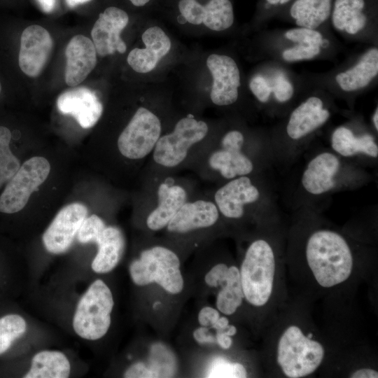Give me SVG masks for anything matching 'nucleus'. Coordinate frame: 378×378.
<instances>
[{"label":"nucleus","instance_id":"24","mask_svg":"<svg viewBox=\"0 0 378 378\" xmlns=\"http://www.w3.org/2000/svg\"><path fill=\"white\" fill-rule=\"evenodd\" d=\"M95 244L98 249L91 267L97 274L108 273L118 265L122 258L125 246L124 235L118 227L106 225Z\"/></svg>","mask_w":378,"mask_h":378},{"label":"nucleus","instance_id":"9","mask_svg":"<svg viewBox=\"0 0 378 378\" xmlns=\"http://www.w3.org/2000/svg\"><path fill=\"white\" fill-rule=\"evenodd\" d=\"M114 306L112 292L102 279H96L79 300L73 317L75 332L87 340H98L111 326Z\"/></svg>","mask_w":378,"mask_h":378},{"label":"nucleus","instance_id":"47","mask_svg":"<svg viewBox=\"0 0 378 378\" xmlns=\"http://www.w3.org/2000/svg\"><path fill=\"white\" fill-rule=\"evenodd\" d=\"M223 332L230 337L234 336L237 333V328L232 325H229L228 327L223 330Z\"/></svg>","mask_w":378,"mask_h":378},{"label":"nucleus","instance_id":"1","mask_svg":"<svg viewBox=\"0 0 378 378\" xmlns=\"http://www.w3.org/2000/svg\"><path fill=\"white\" fill-rule=\"evenodd\" d=\"M199 164L207 178L220 184L232 178L265 172L274 162L271 143L249 144L239 130H230L211 148H205ZM219 184V185H220Z\"/></svg>","mask_w":378,"mask_h":378},{"label":"nucleus","instance_id":"31","mask_svg":"<svg viewBox=\"0 0 378 378\" xmlns=\"http://www.w3.org/2000/svg\"><path fill=\"white\" fill-rule=\"evenodd\" d=\"M27 330V323L18 314H8L0 318V354L5 353L13 341Z\"/></svg>","mask_w":378,"mask_h":378},{"label":"nucleus","instance_id":"11","mask_svg":"<svg viewBox=\"0 0 378 378\" xmlns=\"http://www.w3.org/2000/svg\"><path fill=\"white\" fill-rule=\"evenodd\" d=\"M162 135L159 117L150 109L139 107L119 134L116 148L125 160L142 164L150 160L153 148Z\"/></svg>","mask_w":378,"mask_h":378},{"label":"nucleus","instance_id":"10","mask_svg":"<svg viewBox=\"0 0 378 378\" xmlns=\"http://www.w3.org/2000/svg\"><path fill=\"white\" fill-rule=\"evenodd\" d=\"M323 346L304 335L296 326L281 335L277 347V362L284 374L300 378L313 373L324 357Z\"/></svg>","mask_w":378,"mask_h":378},{"label":"nucleus","instance_id":"2","mask_svg":"<svg viewBox=\"0 0 378 378\" xmlns=\"http://www.w3.org/2000/svg\"><path fill=\"white\" fill-rule=\"evenodd\" d=\"M364 167L343 158L330 149L317 150L305 162L298 189L304 203L311 206L334 192L358 188L370 180Z\"/></svg>","mask_w":378,"mask_h":378},{"label":"nucleus","instance_id":"49","mask_svg":"<svg viewBox=\"0 0 378 378\" xmlns=\"http://www.w3.org/2000/svg\"><path fill=\"white\" fill-rule=\"evenodd\" d=\"M268 4L271 5H283L288 2L290 0H265Z\"/></svg>","mask_w":378,"mask_h":378},{"label":"nucleus","instance_id":"18","mask_svg":"<svg viewBox=\"0 0 378 378\" xmlns=\"http://www.w3.org/2000/svg\"><path fill=\"white\" fill-rule=\"evenodd\" d=\"M206 66L213 78L210 92L213 104L226 106L235 103L241 84L240 72L235 61L227 55L211 54L206 59Z\"/></svg>","mask_w":378,"mask_h":378},{"label":"nucleus","instance_id":"5","mask_svg":"<svg viewBox=\"0 0 378 378\" xmlns=\"http://www.w3.org/2000/svg\"><path fill=\"white\" fill-rule=\"evenodd\" d=\"M330 116V111L319 97H309L299 104L288 115L283 139L272 145L274 160L292 162L303 152L310 136Z\"/></svg>","mask_w":378,"mask_h":378},{"label":"nucleus","instance_id":"29","mask_svg":"<svg viewBox=\"0 0 378 378\" xmlns=\"http://www.w3.org/2000/svg\"><path fill=\"white\" fill-rule=\"evenodd\" d=\"M234 22V11L230 0H210L204 6L202 23L214 31H223Z\"/></svg>","mask_w":378,"mask_h":378},{"label":"nucleus","instance_id":"3","mask_svg":"<svg viewBox=\"0 0 378 378\" xmlns=\"http://www.w3.org/2000/svg\"><path fill=\"white\" fill-rule=\"evenodd\" d=\"M264 173L239 176L219 185L211 198L222 218L237 221L275 214L274 190Z\"/></svg>","mask_w":378,"mask_h":378},{"label":"nucleus","instance_id":"44","mask_svg":"<svg viewBox=\"0 0 378 378\" xmlns=\"http://www.w3.org/2000/svg\"><path fill=\"white\" fill-rule=\"evenodd\" d=\"M229 326V321L227 318L225 316H220L216 322L211 326L212 328L216 330V331H223Z\"/></svg>","mask_w":378,"mask_h":378},{"label":"nucleus","instance_id":"51","mask_svg":"<svg viewBox=\"0 0 378 378\" xmlns=\"http://www.w3.org/2000/svg\"><path fill=\"white\" fill-rule=\"evenodd\" d=\"M309 338L312 339V333H309L307 336Z\"/></svg>","mask_w":378,"mask_h":378},{"label":"nucleus","instance_id":"36","mask_svg":"<svg viewBox=\"0 0 378 378\" xmlns=\"http://www.w3.org/2000/svg\"><path fill=\"white\" fill-rule=\"evenodd\" d=\"M178 10L186 21L192 24H200L204 16V6L197 0H180Z\"/></svg>","mask_w":378,"mask_h":378},{"label":"nucleus","instance_id":"42","mask_svg":"<svg viewBox=\"0 0 378 378\" xmlns=\"http://www.w3.org/2000/svg\"><path fill=\"white\" fill-rule=\"evenodd\" d=\"M216 342L224 349H229L232 344L231 337L226 335L223 331H216Z\"/></svg>","mask_w":378,"mask_h":378},{"label":"nucleus","instance_id":"39","mask_svg":"<svg viewBox=\"0 0 378 378\" xmlns=\"http://www.w3.org/2000/svg\"><path fill=\"white\" fill-rule=\"evenodd\" d=\"M124 377L127 378H151L158 377L160 374L141 362L132 364L125 372Z\"/></svg>","mask_w":378,"mask_h":378},{"label":"nucleus","instance_id":"41","mask_svg":"<svg viewBox=\"0 0 378 378\" xmlns=\"http://www.w3.org/2000/svg\"><path fill=\"white\" fill-rule=\"evenodd\" d=\"M194 339L200 344L214 343L216 342L214 337L209 333V328L200 326L195 330L193 332Z\"/></svg>","mask_w":378,"mask_h":378},{"label":"nucleus","instance_id":"20","mask_svg":"<svg viewBox=\"0 0 378 378\" xmlns=\"http://www.w3.org/2000/svg\"><path fill=\"white\" fill-rule=\"evenodd\" d=\"M59 111L73 116L83 128L93 127L103 113V105L96 93L85 87L63 92L57 98Z\"/></svg>","mask_w":378,"mask_h":378},{"label":"nucleus","instance_id":"25","mask_svg":"<svg viewBox=\"0 0 378 378\" xmlns=\"http://www.w3.org/2000/svg\"><path fill=\"white\" fill-rule=\"evenodd\" d=\"M378 74V49L365 52L359 61L349 69L339 73L335 80L344 92H355L368 86Z\"/></svg>","mask_w":378,"mask_h":378},{"label":"nucleus","instance_id":"37","mask_svg":"<svg viewBox=\"0 0 378 378\" xmlns=\"http://www.w3.org/2000/svg\"><path fill=\"white\" fill-rule=\"evenodd\" d=\"M272 88V94L279 104H286L289 102L294 93V88L291 83L284 76H279L275 79Z\"/></svg>","mask_w":378,"mask_h":378},{"label":"nucleus","instance_id":"22","mask_svg":"<svg viewBox=\"0 0 378 378\" xmlns=\"http://www.w3.org/2000/svg\"><path fill=\"white\" fill-rule=\"evenodd\" d=\"M97 51L88 37L74 36L65 49L66 66L64 80L69 87H76L94 69L97 64Z\"/></svg>","mask_w":378,"mask_h":378},{"label":"nucleus","instance_id":"38","mask_svg":"<svg viewBox=\"0 0 378 378\" xmlns=\"http://www.w3.org/2000/svg\"><path fill=\"white\" fill-rule=\"evenodd\" d=\"M249 88L257 99L262 104H267L272 95V88L269 82L261 76L253 77L249 83Z\"/></svg>","mask_w":378,"mask_h":378},{"label":"nucleus","instance_id":"52","mask_svg":"<svg viewBox=\"0 0 378 378\" xmlns=\"http://www.w3.org/2000/svg\"><path fill=\"white\" fill-rule=\"evenodd\" d=\"M1 88H2V86H1V82H0V93H1Z\"/></svg>","mask_w":378,"mask_h":378},{"label":"nucleus","instance_id":"12","mask_svg":"<svg viewBox=\"0 0 378 378\" xmlns=\"http://www.w3.org/2000/svg\"><path fill=\"white\" fill-rule=\"evenodd\" d=\"M50 172V164L46 158L34 156L27 160L6 183L0 195V212L11 214L22 210Z\"/></svg>","mask_w":378,"mask_h":378},{"label":"nucleus","instance_id":"26","mask_svg":"<svg viewBox=\"0 0 378 378\" xmlns=\"http://www.w3.org/2000/svg\"><path fill=\"white\" fill-rule=\"evenodd\" d=\"M71 365L66 356L59 351L43 350L36 354L25 378H66Z\"/></svg>","mask_w":378,"mask_h":378},{"label":"nucleus","instance_id":"8","mask_svg":"<svg viewBox=\"0 0 378 378\" xmlns=\"http://www.w3.org/2000/svg\"><path fill=\"white\" fill-rule=\"evenodd\" d=\"M275 273L274 251L262 238L248 246L239 270L244 298L255 307H262L272 293Z\"/></svg>","mask_w":378,"mask_h":378},{"label":"nucleus","instance_id":"33","mask_svg":"<svg viewBox=\"0 0 378 378\" xmlns=\"http://www.w3.org/2000/svg\"><path fill=\"white\" fill-rule=\"evenodd\" d=\"M106 226L104 220L96 214L86 217L78 231L77 239L82 244L95 243Z\"/></svg>","mask_w":378,"mask_h":378},{"label":"nucleus","instance_id":"17","mask_svg":"<svg viewBox=\"0 0 378 378\" xmlns=\"http://www.w3.org/2000/svg\"><path fill=\"white\" fill-rule=\"evenodd\" d=\"M222 218L211 197L188 200L176 213L165 229L176 235H183L211 228Z\"/></svg>","mask_w":378,"mask_h":378},{"label":"nucleus","instance_id":"15","mask_svg":"<svg viewBox=\"0 0 378 378\" xmlns=\"http://www.w3.org/2000/svg\"><path fill=\"white\" fill-rule=\"evenodd\" d=\"M330 149L339 156L363 167L378 158L375 136L368 132L356 133L346 125L336 127L330 138Z\"/></svg>","mask_w":378,"mask_h":378},{"label":"nucleus","instance_id":"46","mask_svg":"<svg viewBox=\"0 0 378 378\" xmlns=\"http://www.w3.org/2000/svg\"><path fill=\"white\" fill-rule=\"evenodd\" d=\"M90 1L91 0H66L67 5L71 8H74Z\"/></svg>","mask_w":378,"mask_h":378},{"label":"nucleus","instance_id":"34","mask_svg":"<svg viewBox=\"0 0 378 378\" xmlns=\"http://www.w3.org/2000/svg\"><path fill=\"white\" fill-rule=\"evenodd\" d=\"M285 37L292 42L300 44L321 47L323 43V36L319 31L305 27H298L290 29L286 32Z\"/></svg>","mask_w":378,"mask_h":378},{"label":"nucleus","instance_id":"50","mask_svg":"<svg viewBox=\"0 0 378 378\" xmlns=\"http://www.w3.org/2000/svg\"><path fill=\"white\" fill-rule=\"evenodd\" d=\"M133 5L136 6H143L146 5L150 0H129Z\"/></svg>","mask_w":378,"mask_h":378},{"label":"nucleus","instance_id":"30","mask_svg":"<svg viewBox=\"0 0 378 378\" xmlns=\"http://www.w3.org/2000/svg\"><path fill=\"white\" fill-rule=\"evenodd\" d=\"M11 132L5 126H0V188L6 183L20 167V160L10 148Z\"/></svg>","mask_w":378,"mask_h":378},{"label":"nucleus","instance_id":"32","mask_svg":"<svg viewBox=\"0 0 378 378\" xmlns=\"http://www.w3.org/2000/svg\"><path fill=\"white\" fill-rule=\"evenodd\" d=\"M206 375L211 378H244L247 372L244 366L239 363L217 358L209 365Z\"/></svg>","mask_w":378,"mask_h":378},{"label":"nucleus","instance_id":"27","mask_svg":"<svg viewBox=\"0 0 378 378\" xmlns=\"http://www.w3.org/2000/svg\"><path fill=\"white\" fill-rule=\"evenodd\" d=\"M364 0H335L332 22L335 29L356 35L365 26L367 18Z\"/></svg>","mask_w":378,"mask_h":378},{"label":"nucleus","instance_id":"48","mask_svg":"<svg viewBox=\"0 0 378 378\" xmlns=\"http://www.w3.org/2000/svg\"><path fill=\"white\" fill-rule=\"evenodd\" d=\"M372 124L374 130L377 132L378 131V108H376L372 115Z\"/></svg>","mask_w":378,"mask_h":378},{"label":"nucleus","instance_id":"28","mask_svg":"<svg viewBox=\"0 0 378 378\" xmlns=\"http://www.w3.org/2000/svg\"><path fill=\"white\" fill-rule=\"evenodd\" d=\"M331 10L332 0H296L290 14L298 27L316 29L328 19Z\"/></svg>","mask_w":378,"mask_h":378},{"label":"nucleus","instance_id":"45","mask_svg":"<svg viewBox=\"0 0 378 378\" xmlns=\"http://www.w3.org/2000/svg\"><path fill=\"white\" fill-rule=\"evenodd\" d=\"M36 1L45 13H50L55 4V0H36Z\"/></svg>","mask_w":378,"mask_h":378},{"label":"nucleus","instance_id":"6","mask_svg":"<svg viewBox=\"0 0 378 378\" xmlns=\"http://www.w3.org/2000/svg\"><path fill=\"white\" fill-rule=\"evenodd\" d=\"M206 122L195 118L191 114L178 120L172 132L158 139L150 160L160 172H169L182 167L189 160L195 146L207 136Z\"/></svg>","mask_w":378,"mask_h":378},{"label":"nucleus","instance_id":"35","mask_svg":"<svg viewBox=\"0 0 378 378\" xmlns=\"http://www.w3.org/2000/svg\"><path fill=\"white\" fill-rule=\"evenodd\" d=\"M320 52V46L298 43L293 47L284 50L282 57L286 62H293L312 59Z\"/></svg>","mask_w":378,"mask_h":378},{"label":"nucleus","instance_id":"13","mask_svg":"<svg viewBox=\"0 0 378 378\" xmlns=\"http://www.w3.org/2000/svg\"><path fill=\"white\" fill-rule=\"evenodd\" d=\"M153 192V205H150L146 219L147 227L151 231L164 229L178 209L191 199L189 187L177 177H161L155 183Z\"/></svg>","mask_w":378,"mask_h":378},{"label":"nucleus","instance_id":"43","mask_svg":"<svg viewBox=\"0 0 378 378\" xmlns=\"http://www.w3.org/2000/svg\"><path fill=\"white\" fill-rule=\"evenodd\" d=\"M350 377L353 378H377L378 373L372 369L363 368L355 371Z\"/></svg>","mask_w":378,"mask_h":378},{"label":"nucleus","instance_id":"23","mask_svg":"<svg viewBox=\"0 0 378 378\" xmlns=\"http://www.w3.org/2000/svg\"><path fill=\"white\" fill-rule=\"evenodd\" d=\"M144 48H134L128 54V64L136 72L145 74L151 71L158 62L171 49L172 43L165 32L159 27H149L142 34Z\"/></svg>","mask_w":378,"mask_h":378},{"label":"nucleus","instance_id":"14","mask_svg":"<svg viewBox=\"0 0 378 378\" xmlns=\"http://www.w3.org/2000/svg\"><path fill=\"white\" fill-rule=\"evenodd\" d=\"M87 216L88 209L81 203L74 202L63 207L43 234L46 249L53 254L68 251Z\"/></svg>","mask_w":378,"mask_h":378},{"label":"nucleus","instance_id":"21","mask_svg":"<svg viewBox=\"0 0 378 378\" xmlns=\"http://www.w3.org/2000/svg\"><path fill=\"white\" fill-rule=\"evenodd\" d=\"M204 281L210 287L220 288L216 306L220 313L233 314L242 304L244 296L239 270L236 266L218 265L208 273Z\"/></svg>","mask_w":378,"mask_h":378},{"label":"nucleus","instance_id":"40","mask_svg":"<svg viewBox=\"0 0 378 378\" xmlns=\"http://www.w3.org/2000/svg\"><path fill=\"white\" fill-rule=\"evenodd\" d=\"M220 316L217 309L206 306L199 312L197 320L200 326L211 328Z\"/></svg>","mask_w":378,"mask_h":378},{"label":"nucleus","instance_id":"16","mask_svg":"<svg viewBox=\"0 0 378 378\" xmlns=\"http://www.w3.org/2000/svg\"><path fill=\"white\" fill-rule=\"evenodd\" d=\"M53 40L47 29L37 24L27 27L20 37L19 66L27 76H38L52 51Z\"/></svg>","mask_w":378,"mask_h":378},{"label":"nucleus","instance_id":"7","mask_svg":"<svg viewBox=\"0 0 378 378\" xmlns=\"http://www.w3.org/2000/svg\"><path fill=\"white\" fill-rule=\"evenodd\" d=\"M129 272L133 283L139 286L155 283L172 295L181 293L184 287L179 258L164 246L154 245L143 250L131 262Z\"/></svg>","mask_w":378,"mask_h":378},{"label":"nucleus","instance_id":"19","mask_svg":"<svg viewBox=\"0 0 378 378\" xmlns=\"http://www.w3.org/2000/svg\"><path fill=\"white\" fill-rule=\"evenodd\" d=\"M128 22L127 13L117 7H108L99 14L91 31L98 55L106 57L116 52L122 54L126 51L127 46L120 34Z\"/></svg>","mask_w":378,"mask_h":378},{"label":"nucleus","instance_id":"4","mask_svg":"<svg viewBox=\"0 0 378 378\" xmlns=\"http://www.w3.org/2000/svg\"><path fill=\"white\" fill-rule=\"evenodd\" d=\"M305 255L315 279L323 287L340 284L351 275L352 251L347 240L336 231H314L307 239Z\"/></svg>","mask_w":378,"mask_h":378}]
</instances>
